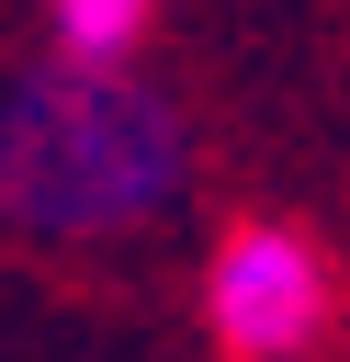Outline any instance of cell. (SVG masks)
<instances>
[{"label":"cell","mask_w":350,"mask_h":362,"mask_svg":"<svg viewBox=\"0 0 350 362\" xmlns=\"http://www.w3.org/2000/svg\"><path fill=\"white\" fill-rule=\"evenodd\" d=\"M181 181H192L181 102L147 90L124 57H56L0 102V226L45 249H102L158 226Z\"/></svg>","instance_id":"6da1fadb"},{"label":"cell","mask_w":350,"mask_h":362,"mask_svg":"<svg viewBox=\"0 0 350 362\" xmlns=\"http://www.w3.org/2000/svg\"><path fill=\"white\" fill-rule=\"evenodd\" d=\"M203 317H215V339H226L237 362H294V351L327 339L339 272H327V249H316L305 226L248 215V226H226L215 260H203Z\"/></svg>","instance_id":"7a4b0ae2"},{"label":"cell","mask_w":350,"mask_h":362,"mask_svg":"<svg viewBox=\"0 0 350 362\" xmlns=\"http://www.w3.org/2000/svg\"><path fill=\"white\" fill-rule=\"evenodd\" d=\"M45 23H56L68 57H135L147 23H158V0H45Z\"/></svg>","instance_id":"3957f363"}]
</instances>
